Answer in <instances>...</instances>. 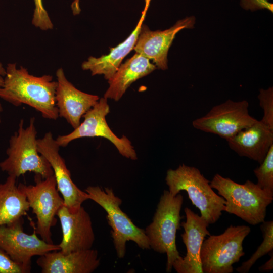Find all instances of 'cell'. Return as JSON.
I'll use <instances>...</instances> for the list:
<instances>
[{
  "instance_id": "cell-1",
  "label": "cell",
  "mask_w": 273,
  "mask_h": 273,
  "mask_svg": "<svg viewBox=\"0 0 273 273\" xmlns=\"http://www.w3.org/2000/svg\"><path fill=\"white\" fill-rule=\"evenodd\" d=\"M0 98L15 106L27 105L48 119L56 120L59 117L56 105L57 81L53 77L44 75L40 77L29 73L22 66L17 68L15 63H9L6 68Z\"/></svg>"
},
{
  "instance_id": "cell-2",
  "label": "cell",
  "mask_w": 273,
  "mask_h": 273,
  "mask_svg": "<svg viewBox=\"0 0 273 273\" xmlns=\"http://www.w3.org/2000/svg\"><path fill=\"white\" fill-rule=\"evenodd\" d=\"M210 185L225 200L224 211L253 225L265 221L267 207L273 200V193L263 190L249 180L240 184L219 174L214 176Z\"/></svg>"
},
{
  "instance_id": "cell-3",
  "label": "cell",
  "mask_w": 273,
  "mask_h": 273,
  "mask_svg": "<svg viewBox=\"0 0 273 273\" xmlns=\"http://www.w3.org/2000/svg\"><path fill=\"white\" fill-rule=\"evenodd\" d=\"M165 181L172 196L186 191L200 216L209 224L215 223L224 211L225 200L213 190L210 181L198 168L183 164L175 169H169Z\"/></svg>"
},
{
  "instance_id": "cell-4",
  "label": "cell",
  "mask_w": 273,
  "mask_h": 273,
  "mask_svg": "<svg viewBox=\"0 0 273 273\" xmlns=\"http://www.w3.org/2000/svg\"><path fill=\"white\" fill-rule=\"evenodd\" d=\"M183 200L180 193L172 196L168 190H164L152 222L145 230L150 248L157 252L166 254L167 272L171 271L174 262L181 257L176 245V234L180 229V212Z\"/></svg>"
},
{
  "instance_id": "cell-5",
  "label": "cell",
  "mask_w": 273,
  "mask_h": 273,
  "mask_svg": "<svg viewBox=\"0 0 273 273\" xmlns=\"http://www.w3.org/2000/svg\"><path fill=\"white\" fill-rule=\"evenodd\" d=\"M35 122V117H31L25 128L21 119L17 131L9 140L8 157L0 162V169L9 176L17 178L27 172L39 174L43 178L54 175L50 163L38 151Z\"/></svg>"
},
{
  "instance_id": "cell-6",
  "label": "cell",
  "mask_w": 273,
  "mask_h": 273,
  "mask_svg": "<svg viewBox=\"0 0 273 273\" xmlns=\"http://www.w3.org/2000/svg\"><path fill=\"white\" fill-rule=\"evenodd\" d=\"M88 199L101 206L107 213L108 223L112 228L111 235L117 256L123 258L126 253L128 241L134 242L142 249H150L148 238L145 230L136 226L123 212L120 205L122 200L112 189H102L99 186H88L85 190Z\"/></svg>"
},
{
  "instance_id": "cell-7",
  "label": "cell",
  "mask_w": 273,
  "mask_h": 273,
  "mask_svg": "<svg viewBox=\"0 0 273 273\" xmlns=\"http://www.w3.org/2000/svg\"><path fill=\"white\" fill-rule=\"evenodd\" d=\"M250 232L248 226L231 225L220 235H210L200 250L203 273L233 272V265L245 255L243 242Z\"/></svg>"
},
{
  "instance_id": "cell-8",
  "label": "cell",
  "mask_w": 273,
  "mask_h": 273,
  "mask_svg": "<svg viewBox=\"0 0 273 273\" xmlns=\"http://www.w3.org/2000/svg\"><path fill=\"white\" fill-rule=\"evenodd\" d=\"M34 180V185L20 183L18 185L36 216L37 222L34 230L36 234L47 243L53 244L51 229L56 224V216L64 205L63 199L58 190L54 175L43 178L35 174Z\"/></svg>"
},
{
  "instance_id": "cell-9",
  "label": "cell",
  "mask_w": 273,
  "mask_h": 273,
  "mask_svg": "<svg viewBox=\"0 0 273 273\" xmlns=\"http://www.w3.org/2000/svg\"><path fill=\"white\" fill-rule=\"evenodd\" d=\"M110 112L107 99L102 97L82 117L84 120L71 132L59 135L56 141L60 147H65L72 141L85 137H102L110 141L123 157L137 159L136 153L130 140L125 135L119 138L109 127L106 117Z\"/></svg>"
},
{
  "instance_id": "cell-10",
  "label": "cell",
  "mask_w": 273,
  "mask_h": 273,
  "mask_svg": "<svg viewBox=\"0 0 273 273\" xmlns=\"http://www.w3.org/2000/svg\"><path fill=\"white\" fill-rule=\"evenodd\" d=\"M246 100H228L213 107L204 116L193 120L192 125L198 130L213 133L227 140L257 120L249 113Z\"/></svg>"
},
{
  "instance_id": "cell-11",
  "label": "cell",
  "mask_w": 273,
  "mask_h": 273,
  "mask_svg": "<svg viewBox=\"0 0 273 273\" xmlns=\"http://www.w3.org/2000/svg\"><path fill=\"white\" fill-rule=\"evenodd\" d=\"M23 223V218H21L0 226V248L14 261L31 270V259L33 256L60 250V247L39 238L34 229L31 234L25 233Z\"/></svg>"
},
{
  "instance_id": "cell-12",
  "label": "cell",
  "mask_w": 273,
  "mask_h": 273,
  "mask_svg": "<svg viewBox=\"0 0 273 273\" xmlns=\"http://www.w3.org/2000/svg\"><path fill=\"white\" fill-rule=\"evenodd\" d=\"M39 153L49 162L54 172L57 187L62 196L64 205L71 211L76 212L88 200L87 193L80 190L72 180L65 161L59 153L60 146L51 132L37 140Z\"/></svg>"
},
{
  "instance_id": "cell-13",
  "label": "cell",
  "mask_w": 273,
  "mask_h": 273,
  "mask_svg": "<svg viewBox=\"0 0 273 273\" xmlns=\"http://www.w3.org/2000/svg\"><path fill=\"white\" fill-rule=\"evenodd\" d=\"M195 20L194 16L187 17L164 30L152 31L146 25H142L133 49L153 61L157 68L166 70L168 52L175 35L182 29L193 28Z\"/></svg>"
},
{
  "instance_id": "cell-14",
  "label": "cell",
  "mask_w": 273,
  "mask_h": 273,
  "mask_svg": "<svg viewBox=\"0 0 273 273\" xmlns=\"http://www.w3.org/2000/svg\"><path fill=\"white\" fill-rule=\"evenodd\" d=\"M57 216L62 232V241L58 245L62 253L92 249L95 237L91 218L83 207L73 212L63 205Z\"/></svg>"
},
{
  "instance_id": "cell-15",
  "label": "cell",
  "mask_w": 273,
  "mask_h": 273,
  "mask_svg": "<svg viewBox=\"0 0 273 273\" xmlns=\"http://www.w3.org/2000/svg\"><path fill=\"white\" fill-rule=\"evenodd\" d=\"M184 212L186 220L180 223L184 229L181 237L187 253L185 256L176 260L172 267L177 273H203L200 250L205 237L210 235L207 230L209 224L188 207Z\"/></svg>"
},
{
  "instance_id": "cell-16",
  "label": "cell",
  "mask_w": 273,
  "mask_h": 273,
  "mask_svg": "<svg viewBox=\"0 0 273 273\" xmlns=\"http://www.w3.org/2000/svg\"><path fill=\"white\" fill-rule=\"evenodd\" d=\"M56 77L57 86L55 100L59 117L64 118L75 129L80 124L83 116L100 98L97 95L76 88L67 80L62 68L56 71Z\"/></svg>"
},
{
  "instance_id": "cell-17",
  "label": "cell",
  "mask_w": 273,
  "mask_h": 273,
  "mask_svg": "<svg viewBox=\"0 0 273 273\" xmlns=\"http://www.w3.org/2000/svg\"><path fill=\"white\" fill-rule=\"evenodd\" d=\"M36 264L42 273H92L99 267L100 261L94 249L68 254L57 250L40 256Z\"/></svg>"
},
{
  "instance_id": "cell-18",
  "label": "cell",
  "mask_w": 273,
  "mask_h": 273,
  "mask_svg": "<svg viewBox=\"0 0 273 273\" xmlns=\"http://www.w3.org/2000/svg\"><path fill=\"white\" fill-rule=\"evenodd\" d=\"M226 141L239 156L261 163L273 145V129L261 120L241 130Z\"/></svg>"
},
{
  "instance_id": "cell-19",
  "label": "cell",
  "mask_w": 273,
  "mask_h": 273,
  "mask_svg": "<svg viewBox=\"0 0 273 273\" xmlns=\"http://www.w3.org/2000/svg\"><path fill=\"white\" fill-rule=\"evenodd\" d=\"M156 68L150 60L136 53L120 65L114 75L108 80L109 87L104 97L118 101L132 83L150 74Z\"/></svg>"
},
{
  "instance_id": "cell-20",
  "label": "cell",
  "mask_w": 273,
  "mask_h": 273,
  "mask_svg": "<svg viewBox=\"0 0 273 273\" xmlns=\"http://www.w3.org/2000/svg\"><path fill=\"white\" fill-rule=\"evenodd\" d=\"M146 14L142 11L135 29L124 41L114 48H111L108 55L98 58L89 57L82 64V68L90 71L92 75H103L106 80L110 79L118 70L124 57L133 49Z\"/></svg>"
},
{
  "instance_id": "cell-21",
  "label": "cell",
  "mask_w": 273,
  "mask_h": 273,
  "mask_svg": "<svg viewBox=\"0 0 273 273\" xmlns=\"http://www.w3.org/2000/svg\"><path fill=\"white\" fill-rule=\"evenodd\" d=\"M16 178L8 175L0 183V226L12 223L27 215L30 207Z\"/></svg>"
},
{
  "instance_id": "cell-22",
  "label": "cell",
  "mask_w": 273,
  "mask_h": 273,
  "mask_svg": "<svg viewBox=\"0 0 273 273\" xmlns=\"http://www.w3.org/2000/svg\"><path fill=\"white\" fill-rule=\"evenodd\" d=\"M262 223L260 228L263 240L251 257L236 268L240 273L248 272L258 259L273 251V221H264Z\"/></svg>"
},
{
  "instance_id": "cell-23",
  "label": "cell",
  "mask_w": 273,
  "mask_h": 273,
  "mask_svg": "<svg viewBox=\"0 0 273 273\" xmlns=\"http://www.w3.org/2000/svg\"><path fill=\"white\" fill-rule=\"evenodd\" d=\"M253 171L257 179L256 184L263 190L273 193V145L260 166Z\"/></svg>"
},
{
  "instance_id": "cell-24",
  "label": "cell",
  "mask_w": 273,
  "mask_h": 273,
  "mask_svg": "<svg viewBox=\"0 0 273 273\" xmlns=\"http://www.w3.org/2000/svg\"><path fill=\"white\" fill-rule=\"evenodd\" d=\"M259 105L263 111V123L273 129V88L261 89L258 96Z\"/></svg>"
},
{
  "instance_id": "cell-25",
  "label": "cell",
  "mask_w": 273,
  "mask_h": 273,
  "mask_svg": "<svg viewBox=\"0 0 273 273\" xmlns=\"http://www.w3.org/2000/svg\"><path fill=\"white\" fill-rule=\"evenodd\" d=\"M34 9L32 20V24L42 30H48L53 28V24L44 8L42 0H33Z\"/></svg>"
},
{
  "instance_id": "cell-26",
  "label": "cell",
  "mask_w": 273,
  "mask_h": 273,
  "mask_svg": "<svg viewBox=\"0 0 273 273\" xmlns=\"http://www.w3.org/2000/svg\"><path fill=\"white\" fill-rule=\"evenodd\" d=\"M31 270L14 261L0 248V273H29Z\"/></svg>"
},
{
  "instance_id": "cell-27",
  "label": "cell",
  "mask_w": 273,
  "mask_h": 273,
  "mask_svg": "<svg viewBox=\"0 0 273 273\" xmlns=\"http://www.w3.org/2000/svg\"><path fill=\"white\" fill-rule=\"evenodd\" d=\"M240 5L246 10L252 11L267 9L273 12V4L267 0H241Z\"/></svg>"
},
{
  "instance_id": "cell-28",
  "label": "cell",
  "mask_w": 273,
  "mask_h": 273,
  "mask_svg": "<svg viewBox=\"0 0 273 273\" xmlns=\"http://www.w3.org/2000/svg\"><path fill=\"white\" fill-rule=\"evenodd\" d=\"M272 252L269 253L270 258L264 264L258 268V270L260 272L270 271L273 269V253Z\"/></svg>"
},
{
  "instance_id": "cell-29",
  "label": "cell",
  "mask_w": 273,
  "mask_h": 273,
  "mask_svg": "<svg viewBox=\"0 0 273 273\" xmlns=\"http://www.w3.org/2000/svg\"><path fill=\"white\" fill-rule=\"evenodd\" d=\"M6 68H5L2 64V63L0 61V88L3 86L4 81V78L6 75ZM3 111V108L1 105V104L0 103V122L1 120V113Z\"/></svg>"
},
{
  "instance_id": "cell-30",
  "label": "cell",
  "mask_w": 273,
  "mask_h": 273,
  "mask_svg": "<svg viewBox=\"0 0 273 273\" xmlns=\"http://www.w3.org/2000/svg\"><path fill=\"white\" fill-rule=\"evenodd\" d=\"M71 8L73 13H79L80 12V8L79 7V0H75L71 5Z\"/></svg>"
},
{
  "instance_id": "cell-31",
  "label": "cell",
  "mask_w": 273,
  "mask_h": 273,
  "mask_svg": "<svg viewBox=\"0 0 273 273\" xmlns=\"http://www.w3.org/2000/svg\"><path fill=\"white\" fill-rule=\"evenodd\" d=\"M151 0H145V7L143 10V12L146 13L149 7L150 2Z\"/></svg>"
}]
</instances>
